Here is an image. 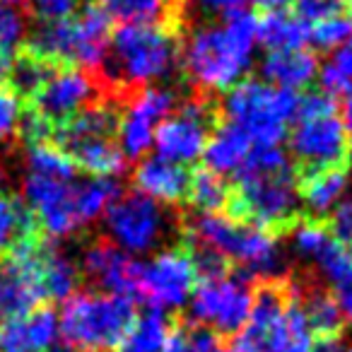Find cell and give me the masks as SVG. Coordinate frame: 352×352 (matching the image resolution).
Returning a JSON list of instances; mask_svg holds the SVG:
<instances>
[{
	"label": "cell",
	"mask_w": 352,
	"mask_h": 352,
	"mask_svg": "<svg viewBox=\"0 0 352 352\" xmlns=\"http://www.w3.org/2000/svg\"><path fill=\"white\" fill-rule=\"evenodd\" d=\"M256 49V17L246 10H234L220 22H208L188 34L182 49V65L198 89L227 94L246 80Z\"/></svg>",
	"instance_id": "cell-1"
},
{
	"label": "cell",
	"mask_w": 352,
	"mask_h": 352,
	"mask_svg": "<svg viewBox=\"0 0 352 352\" xmlns=\"http://www.w3.org/2000/svg\"><path fill=\"white\" fill-rule=\"evenodd\" d=\"M239 220L278 230L297 215L299 191L292 162L283 147H256L244 169L236 174L230 201Z\"/></svg>",
	"instance_id": "cell-2"
},
{
	"label": "cell",
	"mask_w": 352,
	"mask_h": 352,
	"mask_svg": "<svg viewBox=\"0 0 352 352\" xmlns=\"http://www.w3.org/2000/svg\"><path fill=\"white\" fill-rule=\"evenodd\" d=\"M191 236L201 246L198 254L212 256L222 263L232 261L249 275L265 278L268 283H275L285 270L283 246L275 232L244 222L239 217L225 215V212L198 215L191 225Z\"/></svg>",
	"instance_id": "cell-3"
},
{
	"label": "cell",
	"mask_w": 352,
	"mask_h": 352,
	"mask_svg": "<svg viewBox=\"0 0 352 352\" xmlns=\"http://www.w3.org/2000/svg\"><path fill=\"white\" fill-rule=\"evenodd\" d=\"M182 63V46L164 25H121L111 34L102 68L123 87H155Z\"/></svg>",
	"instance_id": "cell-4"
},
{
	"label": "cell",
	"mask_w": 352,
	"mask_h": 352,
	"mask_svg": "<svg viewBox=\"0 0 352 352\" xmlns=\"http://www.w3.org/2000/svg\"><path fill=\"white\" fill-rule=\"evenodd\" d=\"M111 41V20L99 6L78 8L70 17L44 22L32 34L27 51L51 65L92 70L102 68Z\"/></svg>",
	"instance_id": "cell-5"
},
{
	"label": "cell",
	"mask_w": 352,
	"mask_h": 352,
	"mask_svg": "<svg viewBox=\"0 0 352 352\" xmlns=\"http://www.w3.org/2000/svg\"><path fill=\"white\" fill-rule=\"evenodd\" d=\"M135 316V302L126 297L75 292L63 302L58 336L73 352H116Z\"/></svg>",
	"instance_id": "cell-6"
},
{
	"label": "cell",
	"mask_w": 352,
	"mask_h": 352,
	"mask_svg": "<svg viewBox=\"0 0 352 352\" xmlns=\"http://www.w3.org/2000/svg\"><path fill=\"white\" fill-rule=\"evenodd\" d=\"M116 126L118 116L113 109L107 104H92L78 116L56 126L51 140L92 179H113L126 166V157L118 147Z\"/></svg>",
	"instance_id": "cell-7"
},
{
	"label": "cell",
	"mask_w": 352,
	"mask_h": 352,
	"mask_svg": "<svg viewBox=\"0 0 352 352\" xmlns=\"http://www.w3.org/2000/svg\"><path fill=\"white\" fill-rule=\"evenodd\" d=\"M289 152L307 169L342 166L350 155V135L333 97L314 92L299 99L287 131Z\"/></svg>",
	"instance_id": "cell-8"
},
{
	"label": "cell",
	"mask_w": 352,
	"mask_h": 352,
	"mask_svg": "<svg viewBox=\"0 0 352 352\" xmlns=\"http://www.w3.org/2000/svg\"><path fill=\"white\" fill-rule=\"evenodd\" d=\"M299 97L265 80H241L225 94L227 123L251 138L256 147H278L287 138Z\"/></svg>",
	"instance_id": "cell-9"
},
{
	"label": "cell",
	"mask_w": 352,
	"mask_h": 352,
	"mask_svg": "<svg viewBox=\"0 0 352 352\" xmlns=\"http://www.w3.org/2000/svg\"><path fill=\"white\" fill-rule=\"evenodd\" d=\"M198 268L201 278L188 299L193 326L206 328L220 338L234 336L249 318L254 289L246 278L227 273L220 261H206Z\"/></svg>",
	"instance_id": "cell-10"
},
{
	"label": "cell",
	"mask_w": 352,
	"mask_h": 352,
	"mask_svg": "<svg viewBox=\"0 0 352 352\" xmlns=\"http://www.w3.org/2000/svg\"><path fill=\"white\" fill-rule=\"evenodd\" d=\"M297 289L265 283L254 292L249 318L234 333L232 352H287L292 340V309Z\"/></svg>",
	"instance_id": "cell-11"
},
{
	"label": "cell",
	"mask_w": 352,
	"mask_h": 352,
	"mask_svg": "<svg viewBox=\"0 0 352 352\" xmlns=\"http://www.w3.org/2000/svg\"><path fill=\"white\" fill-rule=\"evenodd\" d=\"M104 227H107L109 244L128 256H142L157 251L166 239L169 217L164 208L142 193L133 191L126 196L118 193L116 201L104 212Z\"/></svg>",
	"instance_id": "cell-12"
},
{
	"label": "cell",
	"mask_w": 352,
	"mask_h": 352,
	"mask_svg": "<svg viewBox=\"0 0 352 352\" xmlns=\"http://www.w3.org/2000/svg\"><path fill=\"white\" fill-rule=\"evenodd\" d=\"M201 278L196 254L184 246L155 251L147 263H140L138 297L157 311H176L188 304Z\"/></svg>",
	"instance_id": "cell-13"
},
{
	"label": "cell",
	"mask_w": 352,
	"mask_h": 352,
	"mask_svg": "<svg viewBox=\"0 0 352 352\" xmlns=\"http://www.w3.org/2000/svg\"><path fill=\"white\" fill-rule=\"evenodd\" d=\"M41 239L27 241L20 249L0 258V323L15 321L46 307L39 270Z\"/></svg>",
	"instance_id": "cell-14"
},
{
	"label": "cell",
	"mask_w": 352,
	"mask_h": 352,
	"mask_svg": "<svg viewBox=\"0 0 352 352\" xmlns=\"http://www.w3.org/2000/svg\"><path fill=\"white\" fill-rule=\"evenodd\" d=\"M212 131L215 126H212L210 104L193 99L186 104H176L174 111L157 128L152 147L162 160L186 166L203 157Z\"/></svg>",
	"instance_id": "cell-15"
},
{
	"label": "cell",
	"mask_w": 352,
	"mask_h": 352,
	"mask_svg": "<svg viewBox=\"0 0 352 352\" xmlns=\"http://www.w3.org/2000/svg\"><path fill=\"white\" fill-rule=\"evenodd\" d=\"M97 92L99 85L94 82L87 70L54 65L46 80L39 85V89L30 97V111L56 128L68 118L78 116L87 107L97 104Z\"/></svg>",
	"instance_id": "cell-16"
},
{
	"label": "cell",
	"mask_w": 352,
	"mask_h": 352,
	"mask_svg": "<svg viewBox=\"0 0 352 352\" xmlns=\"http://www.w3.org/2000/svg\"><path fill=\"white\" fill-rule=\"evenodd\" d=\"M176 109V94L169 87L138 89L118 116L116 138L126 160H138L150 152L160 123Z\"/></svg>",
	"instance_id": "cell-17"
},
{
	"label": "cell",
	"mask_w": 352,
	"mask_h": 352,
	"mask_svg": "<svg viewBox=\"0 0 352 352\" xmlns=\"http://www.w3.org/2000/svg\"><path fill=\"white\" fill-rule=\"evenodd\" d=\"M22 203L32 212L36 230L49 239H65L82 230L75 212V184L49 179V176L27 174L22 184Z\"/></svg>",
	"instance_id": "cell-18"
},
{
	"label": "cell",
	"mask_w": 352,
	"mask_h": 352,
	"mask_svg": "<svg viewBox=\"0 0 352 352\" xmlns=\"http://www.w3.org/2000/svg\"><path fill=\"white\" fill-rule=\"evenodd\" d=\"M82 273L99 287V292L126 297L131 302H140L138 285H140V263L133 256L123 254L109 241H97L85 249L80 261Z\"/></svg>",
	"instance_id": "cell-19"
},
{
	"label": "cell",
	"mask_w": 352,
	"mask_h": 352,
	"mask_svg": "<svg viewBox=\"0 0 352 352\" xmlns=\"http://www.w3.org/2000/svg\"><path fill=\"white\" fill-rule=\"evenodd\" d=\"M133 182H135L138 193H142L145 198L164 208L186 201L191 176H188L186 166L174 164V162L155 155L142 157L138 162L135 171H133Z\"/></svg>",
	"instance_id": "cell-20"
},
{
	"label": "cell",
	"mask_w": 352,
	"mask_h": 352,
	"mask_svg": "<svg viewBox=\"0 0 352 352\" xmlns=\"http://www.w3.org/2000/svg\"><path fill=\"white\" fill-rule=\"evenodd\" d=\"M58 340V316L51 307L0 323V352H49Z\"/></svg>",
	"instance_id": "cell-21"
},
{
	"label": "cell",
	"mask_w": 352,
	"mask_h": 352,
	"mask_svg": "<svg viewBox=\"0 0 352 352\" xmlns=\"http://www.w3.org/2000/svg\"><path fill=\"white\" fill-rule=\"evenodd\" d=\"M318 70L321 65L309 49L268 51V56L261 63L265 82L294 94L314 85V80H318Z\"/></svg>",
	"instance_id": "cell-22"
},
{
	"label": "cell",
	"mask_w": 352,
	"mask_h": 352,
	"mask_svg": "<svg viewBox=\"0 0 352 352\" xmlns=\"http://www.w3.org/2000/svg\"><path fill=\"white\" fill-rule=\"evenodd\" d=\"M299 203L309 208L314 215L333 212L350 191V171L342 166H323V169H307L297 182Z\"/></svg>",
	"instance_id": "cell-23"
},
{
	"label": "cell",
	"mask_w": 352,
	"mask_h": 352,
	"mask_svg": "<svg viewBox=\"0 0 352 352\" xmlns=\"http://www.w3.org/2000/svg\"><path fill=\"white\" fill-rule=\"evenodd\" d=\"M256 150V145L251 142V138L244 131H239L232 123H222L220 128H215L203 152L208 169L215 171L220 176L227 174H239L244 169V164L249 162L251 152Z\"/></svg>",
	"instance_id": "cell-24"
},
{
	"label": "cell",
	"mask_w": 352,
	"mask_h": 352,
	"mask_svg": "<svg viewBox=\"0 0 352 352\" xmlns=\"http://www.w3.org/2000/svg\"><path fill=\"white\" fill-rule=\"evenodd\" d=\"M256 34L268 51L307 49L309 44V27L297 10L263 12V17H256Z\"/></svg>",
	"instance_id": "cell-25"
},
{
	"label": "cell",
	"mask_w": 352,
	"mask_h": 352,
	"mask_svg": "<svg viewBox=\"0 0 352 352\" xmlns=\"http://www.w3.org/2000/svg\"><path fill=\"white\" fill-rule=\"evenodd\" d=\"M39 270L44 285L46 302H65L78 292L80 268L58 249V246L41 241L39 244Z\"/></svg>",
	"instance_id": "cell-26"
},
{
	"label": "cell",
	"mask_w": 352,
	"mask_h": 352,
	"mask_svg": "<svg viewBox=\"0 0 352 352\" xmlns=\"http://www.w3.org/2000/svg\"><path fill=\"white\" fill-rule=\"evenodd\" d=\"M36 236L39 230L27 206L15 193L0 186V258H6L8 254Z\"/></svg>",
	"instance_id": "cell-27"
},
{
	"label": "cell",
	"mask_w": 352,
	"mask_h": 352,
	"mask_svg": "<svg viewBox=\"0 0 352 352\" xmlns=\"http://www.w3.org/2000/svg\"><path fill=\"white\" fill-rule=\"evenodd\" d=\"M171 326L174 323L169 321L164 311L147 309L145 314L135 316L116 352H162Z\"/></svg>",
	"instance_id": "cell-28"
},
{
	"label": "cell",
	"mask_w": 352,
	"mask_h": 352,
	"mask_svg": "<svg viewBox=\"0 0 352 352\" xmlns=\"http://www.w3.org/2000/svg\"><path fill=\"white\" fill-rule=\"evenodd\" d=\"M176 0H102L99 8L109 20L121 25H164Z\"/></svg>",
	"instance_id": "cell-29"
},
{
	"label": "cell",
	"mask_w": 352,
	"mask_h": 352,
	"mask_svg": "<svg viewBox=\"0 0 352 352\" xmlns=\"http://www.w3.org/2000/svg\"><path fill=\"white\" fill-rule=\"evenodd\" d=\"M118 196V186L113 179H89L85 184H75V212L80 227L102 220Z\"/></svg>",
	"instance_id": "cell-30"
},
{
	"label": "cell",
	"mask_w": 352,
	"mask_h": 352,
	"mask_svg": "<svg viewBox=\"0 0 352 352\" xmlns=\"http://www.w3.org/2000/svg\"><path fill=\"white\" fill-rule=\"evenodd\" d=\"M186 201L191 203L201 215H212V212H222L230 206L232 191H230V186H227L225 176L215 174V171H210V169H203L191 176Z\"/></svg>",
	"instance_id": "cell-31"
},
{
	"label": "cell",
	"mask_w": 352,
	"mask_h": 352,
	"mask_svg": "<svg viewBox=\"0 0 352 352\" xmlns=\"http://www.w3.org/2000/svg\"><path fill=\"white\" fill-rule=\"evenodd\" d=\"M299 304H302L304 318H307L314 338L340 336V328L345 321H342V314L331 292L314 289L309 294H299Z\"/></svg>",
	"instance_id": "cell-32"
},
{
	"label": "cell",
	"mask_w": 352,
	"mask_h": 352,
	"mask_svg": "<svg viewBox=\"0 0 352 352\" xmlns=\"http://www.w3.org/2000/svg\"><path fill=\"white\" fill-rule=\"evenodd\" d=\"M27 174L49 176L60 182H73L78 174V166L73 164L65 150H60L54 140L32 142L27 150Z\"/></svg>",
	"instance_id": "cell-33"
},
{
	"label": "cell",
	"mask_w": 352,
	"mask_h": 352,
	"mask_svg": "<svg viewBox=\"0 0 352 352\" xmlns=\"http://www.w3.org/2000/svg\"><path fill=\"white\" fill-rule=\"evenodd\" d=\"M307 27L309 44L326 51H336L352 36V15L345 8H338V10L326 12V15L307 22Z\"/></svg>",
	"instance_id": "cell-34"
},
{
	"label": "cell",
	"mask_w": 352,
	"mask_h": 352,
	"mask_svg": "<svg viewBox=\"0 0 352 352\" xmlns=\"http://www.w3.org/2000/svg\"><path fill=\"white\" fill-rule=\"evenodd\" d=\"M318 82L328 97L347 94L352 89V36L340 49H336L333 58L318 70Z\"/></svg>",
	"instance_id": "cell-35"
},
{
	"label": "cell",
	"mask_w": 352,
	"mask_h": 352,
	"mask_svg": "<svg viewBox=\"0 0 352 352\" xmlns=\"http://www.w3.org/2000/svg\"><path fill=\"white\" fill-rule=\"evenodd\" d=\"M331 230L323 225L316 217H309V220H299L294 222L292 234H289V241H292V249L297 251L302 258L314 261L318 254H321L323 246L331 241Z\"/></svg>",
	"instance_id": "cell-36"
},
{
	"label": "cell",
	"mask_w": 352,
	"mask_h": 352,
	"mask_svg": "<svg viewBox=\"0 0 352 352\" xmlns=\"http://www.w3.org/2000/svg\"><path fill=\"white\" fill-rule=\"evenodd\" d=\"M27 36V20L20 8L3 6L0 3V56L15 58L17 49L25 44Z\"/></svg>",
	"instance_id": "cell-37"
},
{
	"label": "cell",
	"mask_w": 352,
	"mask_h": 352,
	"mask_svg": "<svg viewBox=\"0 0 352 352\" xmlns=\"http://www.w3.org/2000/svg\"><path fill=\"white\" fill-rule=\"evenodd\" d=\"M22 116H25L22 97L12 92L8 85H0V145L20 133Z\"/></svg>",
	"instance_id": "cell-38"
},
{
	"label": "cell",
	"mask_w": 352,
	"mask_h": 352,
	"mask_svg": "<svg viewBox=\"0 0 352 352\" xmlns=\"http://www.w3.org/2000/svg\"><path fill=\"white\" fill-rule=\"evenodd\" d=\"M30 8L41 22H58L78 12L80 0H30Z\"/></svg>",
	"instance_id": "cell-39"
},
{
	"label": "cell",
	"mask_w": 352,
	"mask_h": 352,
	"mask_svg": "<svg viewBox=\"0 0 352 352\" xmlns=\"http://www.w3.org/2000/svg\"><path fill=\"white\" fill-rule=\"evenodd\" d=\"M331 234L342 246L352 249V198H345L331 212Z\"/></svg>",
	"instance_id": "cell-40"
},
{
	"label": "cell",
	"mask_w": 352,
	"mask_h": 352,
	"mask_svg": "<svg viewBox=\"0 0 352 352\" xmlns=\"http://www.w3.org/2000/svg\"><path fill=\"white\" fill-rule=\"evenodd\" d=\"M244 0H184L186 10L201 17H227L234 10H241Z\"/></svg>",
	"instance_id": "cell-41"
},
{
	"label": "cell",
	"mask_w": 352,
	"mask_h": 352,
	"mask_svg": "<svg viewBox=\"0 0 352 352\" xmlns=\"http://www.w3.org/2000/svg\"><path fill=\"white\" fill-rule=\"evenodd\" d=\"M311 352H347V347L340 336H328V338H316L311 345Z\"/></svg>",
	"instance_id": "cell-42"
},
{
	"label": "cell",
	"mask_w": 352,
	"mask_h": 352,
	"mask_svg": "<svg viewBox=\"0 0 352 352\" xmlns=\"http://www.w3.org/2000/svg\"><path fill=\"white\" fill-rule=\"evenodd\" d=\"M246 3L263 12H273V10H289L292 6H297L299 0H246Z\"/></svg>",
	"instance_id": "cell-43"
},
{
	"label": "cell",
	"mask_w": 352,
	"mask_h": 352,
	"mask_svg": "<svg viewBox=\"0 0 352 352\" xmlns=\"http://www.w3.org/2000/svg\"><path fill=\"white\" fill-rule=\"evenodd\" d=\"M342 123L347 128V135H350V145H352V89L345 94V104H342Z\"/></svg>",
	"instance_id": "cell-44"
},
{
	"label": "cell",
	"mask_w": 352,
	"mask_h": 352,
	"mask_svg": "<svg viewBox=\"0 0 352 352\" xmlns=\"http://www.w3.org/2000/svg\"><path fill=\"white\" fill-rule=\"evenodd\" d=\"M3 6H15V3H20V0H0Z\"/></svg>",
	"instance_id": "cell-45"
},
{
	"label": "cell",
	"mask_w": 352,
	"mask_h": 352,
	"mask_svg": "<svg viewBox=\"0 0 352 352\" xmlns=\"http://www.w3.org/2000/svg\"><path fill=\"white\" fill-rule=\"evenodd\" d=\"M347 6H350V10H352V0H347Z\"/></svg>",
	"instance_id": "cell-46"
},
{
	"label": "cell",
	"mask_w": 352,
	"mask_h": 352,
	"mask_svg": "<svg viewBox=\"0 0 352 352\" xmlns=\"http://www.w3.org/2000/svg\"><path fill=\"white\" fill-rule=\"evenodd\" d=\"M347 352H352V345H350V347H347Z\"/></svg>",
	"instance_id": "cell-47"
}]
</instances>
